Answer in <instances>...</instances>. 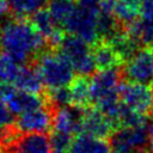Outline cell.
Instances as JSON below:
<instances>
[{"mask_svg": "<svg viewBox=\"0 0 153 153\" xmlns=\"http://www.w3.org/2000/svg\"><path fill=\"white\" fill-rule=\"evenodd\" d=\"M0 47L19 65H31L49 49L45 37L27 19L14 18L0 26Z\"/></svg>", "mask_w": 153, "mask_h": 153, "instance_id": "1", "label": "cell"}, {"mask_svg": "<svg viewBox=\"0 0 153 153\" xmlns=\"http://www.w3.org/2000/svg\"><path fill=\"white\" fill-rule=\"evenodd\" d=\"M48 90L71 85L75 78L72 62L57 49L49 48L41 53L32 63Z\"/></svg>", "mask_w": 153, "mask_h": 153, "instance_id": "2", "label": "cell"}, {"mask_svg": "<svg viewBox=\"0 0 153 153\" xmlns=\"http://www.w3.org/2000/svg\"><path fill=\"white\" fill-rule=\"evenodd\" d=\"M57 49L72 62L78 75L88 76L97 71L92 55V44L85 39L67 32L57 45Z\"/></svg>", "mask_w": 153, "mask_h": 153, "instance_id": "3", "label": "cell"}, {"mask_svg": "<svg viewBox=\"0 0 153 153\" xmlns=\"http://www.w3.org/2000/svg\"><path fill=\"white\" fill-rule=\"evenodd\" d=\"M98 14L99 11L76 4L74 12L63 29L68 33L75 35L90 44H93L98 41Z\"/></svg>", "mask_w": 153, "mask_h": 153, "instance_id": "4", "label": "cell"}, {"mask_svg": "<svg viewBox=\"0 0 153 153\" xmlns=\"http://www.w3.org/2000/svg\"><path fill=\"white\" fill-rule=\"evenodd\" d=\"M110 143L114 151L140 153L152 143L149 126L142 124L137 127L120 128L111 135Z\"/></svg>", "mask_w": 153, "mask_h": 153, "instance_id": "5", "label": "cell"}, {"mask_svg": "<svg viewBox=\"0 0 153 153\" xmlns=\"http://www.w3.org/2000/svg\"><path fill=\"white\" fill-rule=\"evenodd\" d=\"M122 75L126 80L143 85L153 84V47L140 48L123 63Z\"/></svg>", "mask_w": 153, "mask_h": 153, "instance_id": "6", "label": "cell"}, {"mask_svg": "<svg viewBox=\"0 0 153 153\" xmlns=\"http://www.w3.org/2000/svg\"><path fill=\"white\" fill-rule=\"evenodd\" d=\"M120 99L128 108L151 116L153 114V87L133 81H122L120 85Z\"/></svg>", "mask_w": 153, "mask_h": 153, "instance_id": "7", "label": "cell"}, {"mask_svg": "<svg viewBox=\"0 0 153 153\" xmlns=\"http://www.w3.org/2000/svg\"><path fill=\"white\" fill-rule=\"evenodd\" d=\"M122 78V71L118 68L99 71L93 74L91 78V105L96 106L106 98L120 96Z\"/></svg>", "mask_w": 153, "mask_h": 153, "instance_id": "8", "label": "cell"}, {"mask_svg": "<svg viewBox=\"0 0 153 153\" xmlns=\"http://www.w3.org/2000/svg\"><path fill=\"white\" fill-rule=\"evenodd\" d=\"M56 108L50 103L20 114L16 120V128L19 133H45L53 128Z\"/></svg>", "mask_w": 153, "mask_h": 153, "instance_id": "9", "label": "cell"}, {"mask_svg": "<svg viewBox=\"0 0 153 153\" xmlns=\"http://www.w3.org/2000/svg\"><path fill=\"white\" fill-rule=\"evenodd\" d=\"M115 130L116 127L112 121L99 109H97L96 106H88L85 109L81 124V133L100 139H110Z\"/></svg>", "mask_w": 153, "mask_h": 153, "instance_id": "10", "label": "cell"}, {"mask_svg": "<svg viewBox=\"0 0 153 153\" xmlns=\"http://www.w3.org/2000/svg\"><path fill=\"white\" fill-rule=\"evenodd\" d=\"M7 153H53L50 136L47 133H22Z\"/></svg>", "mask_w": 153, "mask_h": 153, "instance_id": "11", "label": "cell"}, {"mask_svg": "<svg viewBox=\"0 0 153 153\" xmlns=\"http://www.w3.org/2000/svg\"><path fill=\"white\" fill-rule=\"evenodd\" d=\"M84 112V108H79L75 105H67L56 109L54 115L53 130L67 133L71 135L80 134Z\"/></svg>", "mask_w": 153, "mask_h": 153, "instance_id": "12", "label": "cell"}, {"mask_svg": "<svg viewBox=\"0 0 153 153\" xmlns=\"http://www.w3.org/2000/svg\"><path fill=\"white\" fill-rule=\"evenodd\" d=\"M5 102L14 115L24 114L26 111L43 106L49 103L45 94L32 93V92L18 90L16 87H13L11 92L7 94Z\"/></svg>", "mask_w": 153, "mask_h": 153, "instance_id": "13", "label": "cell"}, {"mask_svg": "<svg viewBox=\"0 0 153 153\" xmlns=\"http://www.w3.org/2000/svg\"><path fill=\"white\" fill-rule=\"evenodd\" d=\"M92 55L98 71L120 68L124 63L114 47L105 39H99L92 44Z\"/></svg>", "mask_w": 153, "mask_h": 153, "instance_id": "14", "label": "cell"}, {"mask_svg": "<svg viewBox=\"0 0 153 153\" xmlns=\"http://www.w3.org/2000/svg\"><path fill=\"white\" fill-rule=\"evenodd\" d=\"M111 148L110 140L81 133L73 139L69 153H111Z\"/></svg>", "mask_w": 153, "mask_h": 153, "instance_id": "15", "label": "cell"}, {"mask_svg": "<svg viewBox=\"0 0 153 153\" xmlns=\"http://www.w3.org/2000/svg\"><path fill=\"white\" fill-rule=\"evenodd\" d=\"M105 41H108L114 47V49L121 56L123 62L129 60L140 48H142L139 41L135 39L124 26H121L110 38Z\"/></svg>", "mask_w": 153, "mask_h": 153, "instance_id": "16", "label": "cell"}, {"mask_svg": "<svg viewBox=\"0 0 153 153\" xmlns=\"http://www.w3.org/2000/svg\"><path fill=\"white\" fill-rule=\"evenodd\" d=\"M13 86L18 90L32 92V93H42L44 82L37 71V68L31 65L20 66L19 73L13 82Z\"/></svg>", "mask_w": 153, "mask_h": 153, "instance_id": "17", "label": "cell"}, {"mask_svg": "<svg viewBox=\"0 0 153 153\" xmlns=\"http://www.w3.org/2000/svg\"><path fill=\"white\" fill-rule=\"evenodd\" d=\"M72 94V104L79 108H88L91 105V79L85 75H78L69 85Z\"/></svg>", "mask_w": 153, "mask_h": 153, "instance_id": "18", "label": "cell"}, {"mask_svg": "<svg viewBox=\"0 0 153 153\" xmlns=\"http://www.w3.org/2000/svg\"><path fill=\"white\" fill-rule=\"evenodd\" d=\"M50 0H8L10 12L14 18L26 19L48 5Z\"/></svg>", "mask_w": 153, "mask_h": 153, "instance_id": "19", "label": "cell"}, {"mask_svg": "<svg viewBox=\"0 0 153 153\" xmlns=\"http://www.w3.org/2000/svg\"><path fill=\"white\" fill-rule=\"evenodd\" d=\"M112 14L116 18V20L126 27L139 18L140 5L133 4L127 0H117L114 6Z\"/></svg>", "mask_w": 153, "mask_h": 153, "instance_id": "20", "label": "cell"}, {"mask_svg": "<svg viewBox=\"0 0 153 153\" xmlns=\"http://www.w3.org/2000/svg\"><path fill=\"white\" fill-rule=\"evenodd\" d=\"M75 7V0H50L48 2V10L51 17L62 29L74 12Z\"/></svg>", "mask_w": 153, "mask_h": 153, "instance_id": "21", "label": "cell"}, {"mask_svg": "<svg viewBox=\"0 0 153 153\" xmlns=\"http://www.w3.org/2000/svg\"><path fill=\"white\" fill-rule=\"evenodd\" d=\"M20 66L19 63L10 56L7 53H0V82L6 85H13Z\"/></svg>", "mask_w": 153, "mask_h": 153, "instance_id": "22", "label": "cell"}, {"mask_svg": "<svg viewBox=\"0 0 153 153\" xmlns=\"http://www.w3.org/2000/svg\"><path fill=\"white\" fill-rule=\"evenodd\" d=\"M48 102L56 109L67 106V105H73L72 104V94L69 86H63V87H57V88H51L47 93Z\"/></svg>", "mask_w": 153, "mask_h": 153, "instance_id": "23", "label": "cell"}, {"mask_svg": "<svg viewBox=\"0 0 153 153\" xmlns=\"http://www.w3.org/2000/svg\"><path fill=\"white\" fill-rule=\"evenodd\" d=\"M51 140V146L53 149H63V151H69L71 143L73 141V135L62 133V131H55L53 130V134L50 136Z\"/></svg>", "mask_w": 153, "mask_h": 153, "instance_id": "24", "label": "cell"}, {"mask_svg": "<svg viewBox=\"0 0 153 153\" xmlns=\"http://www.w3.org/2000/svg\"><path fill=\"white\" fill-rule=\"evenodd\" d=\"M140 14L142 19L153 23V0H141Z\"/></svg>", "mask_w": 153, "mask_h": 153, "instance_id": "25", "label": "cell"}, {"mask_svg": "<svg viewBox=\"0 0 153 153\" xmlns=\"http://www.w3.org/2000/svg\"><path fill=\"white\" fill-rule=\"evenodd\" d=\"M13 88L12 85H6V84H2L0 82V99L5 100V98L7 97V94L11 92V90Z\"/></svg>", "mask_w": 153, "mask_h": 153, "instance_id": "26", "label": "cell"}, {"mask_svg": "<svg viewBox=\"0 0 153 153\" xmlns=\"http://www.w3.org/2000/svg\"><path fill=\"white\" fill-rule=\"evenodd\" d=\"M10 11L8 0H0V17H4Z\"/></svg>", "mask_w": 153, "mask_h": 153, "instance_id": "27", "label": "cell"}, {"mask_svg": "<svg viewBox=\"0 0 153 153\" xmlns=\"http://www.w3.org/2000/svg\"><path fill=\"white\" fill-rule=\"evenodd\" d=\"M149 133H151V140H152V143H153V121L149 126Z\"/></svg>", "mask_w": 153, "mask_h": 153, "instance_id": "28", "label": "cell"}, {"mask_svg": "<svg viewBox=\"0 0 153 153\" xmlns=\"http://www.w3.org/2000/svg\"><path fill=\"white\" fill-rule=\"evenodd\" d=\"M53 153H69V151H63V149H53Z\"/></svg>", "mask_w": 153, "mask_h": 153, "instance_id": "29", "label": "cell"}, {"mask_svg": "<svg viewBox=\"0 0 153 153\" xmlns=\"http://www.w3.org/2000/svg\"><path fill=\"white\" fill-rule=\"evenodd\" d=\"M127 1H130V2L136 4V5H140V4H141V0H127Z\"/></svg>", "mask_w": 153, "mask_h": 153, "instance_id": "30", "label": "cell"}, {"mask_svg": "<svg viewBox=\"0 0 153 153\" xmlns=\"http://www.w3.org/2000/svg\"><path fill=\"white\" fill-rule=\"evenodd\" d=\"M112 153H133V152H126V151H114Z\"/></svg>", "mask_w": 153, "mask_h": 153, "instance_id": "31", "label": "cell"}, {"mask_svg": "<svg viewBox=\"0 0 153 153\" xmlns=\"http://www.w3.org/2000/svg\"><path fill=\"white\" fill-rule=\"evenodd\" d=\"M0 148H2V147H1V145H0Z\"/></svg>", "mask_w": 153, "mask_h": 153, "instance_id": "32", "label": "cell"}]
</instances>
